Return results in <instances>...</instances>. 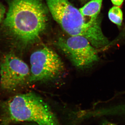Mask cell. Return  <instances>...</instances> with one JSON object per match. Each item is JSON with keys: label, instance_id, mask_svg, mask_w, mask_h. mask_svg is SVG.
I'll return each instance as SVG.
<instances>
[{"label": "cell", "instance_id": "obj_1", "mask_svg": "<svg viewBox=\"0 0 125 125\" xmlns=\"http://www.w3.org/2000/svg\"><path fill=\"white\" fill-rule=\"evenodd\" d=\"M47 11L42 0H9L2 27L12 46L25 48L38 41L47 25Z\"/></svg>", "mask_w": 125, "mask_h": 125}, {"label": "cell", "instance_id": "obj_2", "mask_svg": "<svg viewBox=\"0 0 125 125\" xmlns=\"http://www.w3.org/2000/svg\"><path fill=\"white\" fill-rule=\"evenodd\" d=\"M20 123L62 125L48 103L33 92L19 94L0 101V125Z\"/></svg>", "mask_w": 125, "mask_h": 125}, {"label": "cell", "instance_id": "obj_3", "mask_svg": "<svg viewBox=\"0 0 125 125\" xmlns=\"http://www.w3.org/2000/svg\"><path fill=\"white\" fill-rule=\"evenodd\" d=\"M52 18L66 33L88 40L96 49L106 47L109 42L104 35L99 20L87 22L78 10L68 0H46Z\"/></svg>", "mask_w": 125, "mask_h": 125}, {"label": "cell", "instance_id": "obj_4", "mask_svg": "<svg viewBox=\"0 0 125 125\" xmlns=\"http://www.w3.org/2000/svg\"><path fill=\"white\" fill-rule=\"evenodd\" d=\"M31 70L27 82H45L59 78L64 72V64L52 49L44 46L33 52L30 57Z\"/></svg>", "mask_w": 125, "mask_h": 125}, {"label": "cell", "instance_id": "obj_5", "mask_svg": "<svg viewBox=\"0 0 125 125\" xmlns=\"http://www.w3.org/2000/svg\"><path fill=\"white\" fill-rule=\"evenodd\" d=\"M55 45L78 69H86L98 61L96 48L88 40L80 36H71L67 39L60 38Z\"/></svg>", "mask_w": 125, "mask_h": 125}, {"label": "cell", "instance_id": "obj_6", "mask_svg": "<svg viewBox=\"0 0 125 125\" xmlns=\"http://www.w3.org/2000/svg\"><path fill=\"white\" fill-rule=\"evenodd\" d=\"M30 75L28 65L13 52L4 54L0 61V85L6 92L13 91L23 84Z\"/></svg>", "mask_w": 125, "mask_h": 125}, {"label": "cell", "instance_id": "obj_7", "mask_svg": "<svg viewBox=\"0 0 125 125\" xmlns=\"http://www.w3.org/2000/svg\"><path fill=\"white\" fill-rule=\"evenodd\" d=\"M103 0H92L79 9L87 22H93L97 20Z\"/></svg>", "mask_w": 125, "mask_h": 125}, {"label": "cell", "instance_id": "obj_8", "mask_svg": "<svg viewBox=\"0 0 125 125\" xmlns=\"http://www.w3.org/2000/svg\"><path fill=\"white\" fill-rule=\"evenodd\" d=\"M108 17L112 22L119 26L122 25L123 20V13L119 7L114 6L109 10Z\"/></svg>", "mask_w": 125, "mask_h": 125}, {"label": "cell", "instance_id": "obj_9", "mask_svg": "<svg viewBox=\"0 0 125 125\" xmlns=\"http://www.w3.org/2000/svg\"><path fill=\"white\" fill-rule=\"evenodd\" d=\"M5 8L1 3H0V23L2 21L5 13Z\"/></svg>", "mask_w": 125, "mask_h": 125}, {"label": "cell", "instance_id": "obj_10", "mask_svg": "<svg viewBox=\"0 0 125 125\" xmlns=\"http://www.w3.org/2000/svg\"><path fill=\"white\" fill-rule=\"evenodd\" d=\"M118 110L120 115L125 116V103L119 105L118 106Z\"/></svg>", "mask_w": 125, "mask_h": 125}, {"label": "cell", "instance_id": "obj_11", "mask_svg": "<svg viewBox=\"0 0 125 125\" xmlns=\"http://www.w3.org/2000/svg\"><path fill=\"white\" fill-rule=\"evenodd\" d=\"M113 4L117 6H120L123 2V0H111Z\"/></svg>", "mask_w": 125, "mask_h": 125}, {"label": "cell", "instance_id": "obj_12", "mask_svg": "<svg viewBox=\"0 0 125 125\" xmlns=\"http://www.w3.org/2000/svg\"><path fill=\"white\" fill-rule=\"evenodd\" d=\"M102 125H117L111 122H109L107 121H105L102 124Z\"/></svg>", "mask_w": 125, "mask_h": 125}, {"label": "cell", "instance_id": "obj_13", "mask_svg": "<svg viewBox=\"0 0 125 125\" xmlns=\"http://www.w3.org/2000/svg\"></svg>", "mask_w": 125, "mask_h": 125}]
</instances>
